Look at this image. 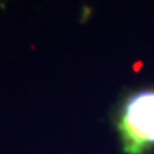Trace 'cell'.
Listing matches in <instances>:
<instances>
[{
    "label": "cell",
    "mask_w": 154,
    "mask_h": 154,
    "mask_svg": "<svg viewBox=\"0 0 154 154\" xmlns=\"http://www.w3.org/2000/svg\"><path fill=\"white\" fill-rule=\"evenodd\" d=\"M119 131L127 154H143L154 146V91H141L123 109Z\"/></svg>",
    "instance_id": "1"
}]
</instances>
